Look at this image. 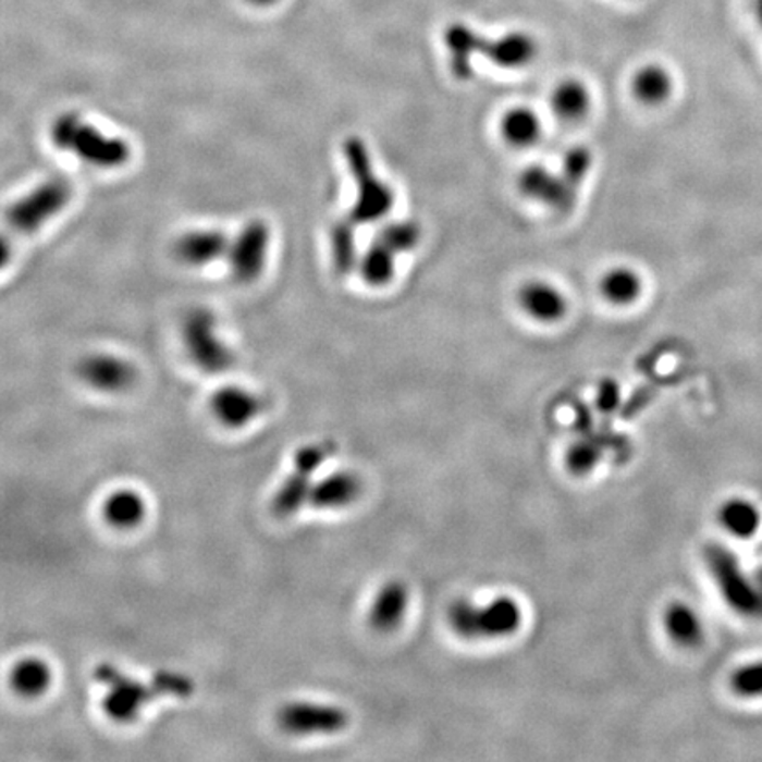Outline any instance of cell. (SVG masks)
Returning a JSON list of instances; mask_svg holds the SVG:
<instances>
[{
  "mask_svg": "<svg viewBox=\"0 0 762 762\" xmlns=\"http://www.w3.org/2000/svg\"><path fill=\"white\" fill-rule=\"evenodd\" d=\"M94 679L107 687L102 698V712L116 724H131L140 715L147 702L161 696L189 698L193 681L184 674L161 671L153 676L149 685L130 678L112 664H99L94 669Z\"/></svg>",
  "mask_w": 762,
  "mask_h": 762,
  "instance_id": "cell-1",
  "label": "cell"
},
{
  "mask_svg": "<svg viewBox=\"0 0 762 762\" xmlns=\"http://www.w3.org/2000/svg\"><path fill=\"white\" fill-rule=\"evenodd\" d=\"M443 39L451 56L452 75L459 79L470 78L474 73L471 61L477 53H482L489 62L503 70H519L537 57V42L525 33H511L502 38L488 39L465 24H452L446 27Z\"/></svg>",
  "mask_w": 762,
  "mask_h": 762,
  "instance_id": "cell-2",
  "label": "cell"
},
{
  "mask_svg": "<svg viewBox=\"0 0 762 762\" xmlns=\"http://www.w3.org/2000/svg\"><path fill=\"white\" fill-rule=\"evenodd\" d=\"M51 142L57 149L75 153L76 158L90 167H122L130 159V145L116 136H108L89 122L82 121L76 113L57 116L50 130Z\"/></svg>",
  "mask_w": 762,
  "mask_h": 762,
  "instance_id": "cell-3",
  "label": "cell"
},
{
  "mask_svg": "<svg viewBox=\"0 0 762 762\" xmlns=\"http://www.w3.org/2000/svg\"><path fill=\"white\" fill-rule=\"evenodd\" d=\"M448 625L468 641H491L516 634L523 625V610L512 597H496L486 604L457 600L448 607Z\"/></svg>",
  "mask_w": 762,
  "mask_h": 762,
  "instance_id": "cell-4",
  "label": "cell"
},
{
  "mask_svg": "<svg viewBox=\"0 0 762 762\" xmlns=\"http://www.w3.org/2000/svg\"><path fill=\"white\" fill-rule=\"evenodd\" d=\"M343 150L349 173L357 184V200L352 207L349 219L355 224L377 223L394 207V193L386 182L378 179L371 153L360 138H346Z\"/></svg>",
  "mask_w": 762,
  "mask_h": 762,
  "instance_id": "cell-5",
  "label": "cell"
},
{
  "mask_svg": "<svg viewBox=\"0 0 762 762\" xmlns=\"http://www.w3.org/2000/svg\"><path fill=\"white\" fill-rule=\"evenodd\" d=\"M704 560L730 610L745 618L762 619V588L745 576L735 554L724 545L712 544L704 549Z\"/></svg>",
  "mask_w": 762,
  "mask_h": 762,
  "instance_id": "cell-6",
  "label": "cell"
},
{
  "mask_svg": "<svg viewBox=\"0 0 762 762\" xmlns=\"http://www.w3.org/2000/svg\"><path fill=\"white\" fill-rule=\"evenodd\" d=\"M182 340L187 355L196 368L209 374L229 371L235 362V355L229 344L218 334V321L207 309L187 312L182 323Z\"/></svg>",
  "mask_w": 762,
  "mask_h": 762,
  "instance_id": "cell-7",
  "label": "cell"
},
{
  "mask_svg": "<svg viewBox=\"0 0 762 762\" xmlns=\"http://www.w3.org/2000/svg\"><path fill=\"white\" fill-rule=\"evenodd\" d=\"M335 443L331 440L312 443L298 448L293 457V471L281 483L278 493L272 497V512L278 517H290L297 514L304 503L309 502L312 488V474L334 454Z\"/></svg>",
  "mask_w": 762,
  "mask_h": 762,
  "instance_id": "cell-8",
  "label": "cell"
},
{
  "mask_svg": "<svg viewBox=\"0 0 762 762\" xmlns=\"http://www.w3.org/2000/svg\"><path fill=\"white\" fill-rule=\"evenodd\" d=\"M70 200V182L53 179L42 182L20 200L13 201L5 210V219L14 232H38L42 224L56 218Z\"/></svg>",
  "mask_w": 762,
  "mask_h": 762,
  "instance_id": "cell-9",
  "label": "cell"
},
{
  "mask_svg": "<svg viewBox=\"0 0 762 762\" xmlns=\"http://www.w3.org/2000/svg\"><path fill=\"white\" fill-rule=\"evenodd\" d=\"M275 721L292 736L334 735L348 725V715L332 704L293 701L281 708Z\"/></svg>",
  "mask_w": 762,
  "mask_h": 762,
  "instance_id": "cell-10",
  "label": "cell"
},
{
  "mask_svg": "<svg viewBox=\"0 0 762 762\" xmlns=\"http://www.w3.org/2000/svg\"><path fill=\"white\" fill-rule=\"evenodd\" d=\"M270 230L261 219L244 224L237 237L230 242L229 266L238 283H253L266 269Z\"/></svg>",
  "mask_w": 762,
  "mask_h": 762,
  "instance_id": "cell-11",
  "label": "cell"
},
{
  "mask_svg": "<svg viewBox=\"0 0 762 762\" xmlns=\"http://www.w3.org/2000/svg\"><path fill=\"white\" fill-rule=\"evenodd\" d=\"M517 186L526 198L556 210H570L576 204L577 190L568 186L562 173H553L542 164L526 167L519 175Z\"/></svg>",
  "mask_w": 762,
  "mask_h": 762,
  "instance_id": "cell-12",
  "label": "cell"
},
{
  "mask_svg": "<svg viewBox=\"0 0 762 762\" xmlns=\"http://www.w3.org/2000/svg\"><path fill=\"white\" fill-rule=\"evenodd\" d=\"M78 377L96 391L122 392L135 383L136 371L124 358L98 354L79 360Z\"/></svg>",
  "mask_w": 762,
  "mask_h": 762,
  "instance_id": "cell-13",
  "label": "cell"
},
{
  "mask_svg": "<svg viewBox=\"0 0 762 762\" xmlns=\"http://www.w3.org/2000/svg\"><path fill=\"white\" fill-rule=\"evenodd\" d=\"M517 304L526 317L545 325L562 320L568 311L567 295L542 280L526 281L517 292Z\"/></svg>",
  "mask_w": 762,
  "mask_h": 762,
  "instance_id": "cell-14",
  "label": "cell"
},
{
  "mask_svg": "<svg viewBox=\"0 0 762 762\" xmlns=\"http://www.w3.org/2000/svg\"><path fill=\"white\" fill-rule=\"evenodd\" d=\"M210 409L230 429L244 428L263 409V401L242 386H223L210 397Z\"/></svg>",
  "mask_w": 762,
  "mask_h": 762,
  "instance_id": "cell-15",
  "label": "cell"
},
{
  "mask_svg": "<svg viewBox=\"0 0 762 762\" xmlns=\"http://www.w3.org/2000/svg\"><path fill=\"white\" fill-rule=\"evenodd\" d=\"M230 241L219 230H190L179 237L175 255L186 266L204 267L229 255Z\"/></svg>",
  "mask_w": 762,
  "mask_h": 762,
  "instance_id": "cell-16",
  "label": "cell"
},
{
  "mask_svg": "<svg viewBox=\"0 0 762 762\" xmlns=\"http://www.w3.org/2000/svg\"><path fill=\"white\" fill-rule=\"evenodd\" d=\"M408 604L409 593L405 582H385L372 599L369 625L378 632H392L405 619Z\"/></svg>",
  "mask_w": 762,
  "mask_h": 762,
  "instance_id": "cell-17",
  "label": "cell"
},
{
  "mask_svg": "<svg viewBox=\"0 0 762 762\" xmlns=\"http://www.w3.org/2000/svg\"><path fill=\"white\" fill-rule=\"evenodd\" d=\"M362 483L352 471H335L325 479L312 483L309 503L321 511H337L348 507L360 496Z\"/></svg>",
  "mask_w": 762,
  "mask_h": 762,
  "instance_id": "cell-18",
  "label": "cell"
},
{
  "mask_svg": "<svg viewBox=\"0 0 762 762\" xmlns=\"http://www.w3.org/2000/svg\"><path fill=\"white\" fill-rule=\"evenodd\" d=\"M500 135L505 144L516 149H528L539 144L542 136V121L539 113L528 107H514L500 119Z\"/></svg>",
  "mask_w": 762,
  "mask_h": 762,
  "instance_id": "cell-19",
  "label": "cell"
},
{
  "mask_svg": "<svg viewBox=\"0 0 762 762\" xmlns=\"http://www.w3.org/2000/svg\"><path fill=\"white\" fill-rule=\"evenodd\" d=\"M673 76L659 64H647L634 73L630 90L637 102L655 108L664 105L673 94Z\"/></svg>",
  "mask_w": 762,
  "mask_h": 762,
  "instance_id": "cell-20",
  "label": "cell"
},
{
  "mask_svg": "<svg viewBox=\"0 0 762 762\" xmlns=\"http://www.w3.org/2000/svg\"><path fill=\"white\" fill-rule=\"evenodd\" d=\"M549 105L560 121L581 122L591 110V94L579 79L567 78L554 87Z\"/></svg>",
  "mask_w": 762,
  "mask_h": 762,
  "instance_id": "cell-21",
  "label": "cell"
},
{
  "mask_svg": "<svg viewBox=\"0 0 762 762\" xmlns=\"http://www.w3.org/2000/svg\"><path fill=\"white\" fill-rule=\"evenodd\" d=\"M664 627L671 641L676 642L678 647H698L704 637V627L699 614L685 602H673L665 610Z\"/></svg>",
  "mask_w": 762,
  "mask_h": 762,
  "instance_id": "cell-22",
  "label": "cell"
},
{
  "mask_svg": "<svg viewBox=\"0 0 762 762\" xmlns=\"http://www.w3.org/2000/svg\"><path fill=\"white\" fill-rule=\"evenodd\" d=\"M145 502L133 489H119L102 503V517L116 530H131L144 521Z\"/></svg>",
  "mask_w": 762,
  "mask_h": 762,
  "instance_id": "cell-23",
  "label": "cell"
},
{
  "mask_svg": "<svg viewBox=\"0 0 762 762\" xmlns=\"http://www.w3.org/2000/svg\"><path fill=\"white\" fill-rule=\"evenodd\" d=\"M599 290L604 300L613 306H630L641 297V275L630 267H613L600 278Z\"/></svg>",
  "mask_w": 762,
  "mask_h": 762,
  "instance_id": "cell-24",
  "label": "cell"
},
{
  "mask_svg": "<svg viewBox=\"0 0 762 762\" xmlns=\"http://www.w3.org/2000/svg\"><path fill=\"white\" fill-rule=\"evenodd\" d=\"M718 523L736 539H752L761 528V512L749 500L733 497L727 500L718 511Z\"/></svg>",
  "mask_w": 762,
  "mask_h": 762,
  "instance_id": "cell-25",
  "label": "cell"
},
{
  "mask_svg": "<svg viewBox=\"0 0 762 762\" xmlns=\"http://www.w3.org/2000/svg\"><path fill=\"white\" fill-rule=\"evenodd\" d=\"M11 687L22 698H39L51 684V671L47 662L27 656L13 665L10 674Z\"/></svg>",
  "mask_w": 762,
  "mask_h": 762,
  "instance_id": "cell-26",
  "label": "cell"
},
{
  "mask_svg": "<svg viewBox=\"0 0 762 762\" xmlns=\"http://www.w3.org/2000/svg\"><path fill=\"white\" fill-rule=\"evenodd\" d=\"M395 258L397 255L394 251L374 238L368 251L358 260V270L366 284L381 288L391 283L395 275Z\"/></svg>",
  "mask_w": 762,
  "mask_h": 762,
  "instance_id": "cell-27",
  "label": "cell"
},
{
  "mask_svg": "<svg viewBox=\"0 0 762 762\" xmlns=\"http://www.w3.org/2000/svg\"><path fill=\"white\" fill-rule=\"evenodd\" d=\"M357 224L352 219L334 224L331 233L332 263L337 274L346 275L357 266V241H355Z\"/></svg>",
  "mask_w": 762,
  "mask_h": 762,
  "instance_id": "cell-28",
  "label": "cell"
},
{
  "mask_svg": "<svg viewBox=\"0 0 762 762\" xmlns=\"http://www.w3.org/2000/svg\"><path fill=\"white\" fill-rule=\"evenodd\" d=\"M420 226L414 221H395L389 223L378 232L377 241L385 244L395 255H405V253L414 251L415 247L419 246Z\"/></svg>",
  "mask_w": 762,
  "mask_h": 762,
  "instance_id": "cell-29",
  "label": "cell"
},
{
  "mask_svg": "<svg viewBox=\"0 0 762 762\" xmlns=\"http://www.w3.org/2000/svg\"><path fill=\"white\" fill-rule=\"evenodd\" d=\"M591 164H593V156H591L590 150L586 147H574L563 156L562 172L560 173L568 182V186L577 190L590 172Z\"/></svg>",
  "mask_w": 762,
  "mask_h": 762,
  "instance_id": "cell-30",
  "label": "cell"
},
{
  "mask_svg": "<svg viewBox=\"0 0 762 762\" xmlns=\"http://www.w3.org/2000/svg\"><path fill=\"white\" fill-rule=\"evenodd\" d=\"M730 688L739 698H762V662L743 665L730 676Z\"/></svg>",
  "mask_w": 762,
  "mask_h": 762,
  "instance_id": "cell-31",
  "label": "cell"
},
{
  "mask_svg": "<svg viewBox=\"0 0 762 762\" xmlns=\"http://www.w3.org/2000/svg\"><path fill=\"white\" fill-rule=\"evenodd\" d=\"M600 459V448L593 442H577L570 446L567 456L568 470L572 474L585 475L595 468Z\"/></svg>",
  "mask_w": 762,
  "mask_h": 762,
  "instance_id": "cell-32",
  "label": "cell"
},
{
  "mask_svg": "<svg viewBox=\"0 0 762 762\" xmlns=\"http://www.w3.org/2000/svg\"><path fill=\"white\" fill-rule=\"evenodd\" d=\"M619 403V386L613 380H605L597 394V406L600 411H613Z\"/></svg>",
  "mask_w": 762,
  "mask_h": 762,
  "instance_id": "cell-33",
  "label": "cell"
},
{
  "mask_svg": "<svg viewBox=\"0 0 762 762\" xmlns=\"http://www.w3.org/2000/svg\"><path fill=\"white\" fill-rule=\"evenodd\" d=\"M247 2H251V4L255 5H272L278 2V0H247Z\"/></svg>",
  "mask_w": 762,
  "mask_h": 762,
  "instance_id": "cell-34",
  "label": "cell"
},
{
  "mask_svg": "<svg viewBox=\"0 0 762 762\" xmlns=\"http://www.w3.org/2000/svg\"><path fill=\"white\" fill-rule=\"evenodd\" d=\"M758 16L762 24V0H758Z\"/></svg>",
  "mask_w": 762,
  "mask_h": 762,
  "instance_id": "cell-35",
  "label": "cell"
},
{
  "mask_svg": "<svg viewBox=\"0 0 762 762\" xmlns=\"http://www.w3.org/2000/svg\"><path fill=\"white\" fill-rule=\"evenodd\" d=\"M755 581H758L759 586H761L762 588V568L758 572V577H755Z\"/></svg>",
  "mask_w": 762,
  "mask_h": 762,
  "instance_id": "cell-36",
  "label": "cell"
}]
</instances>
